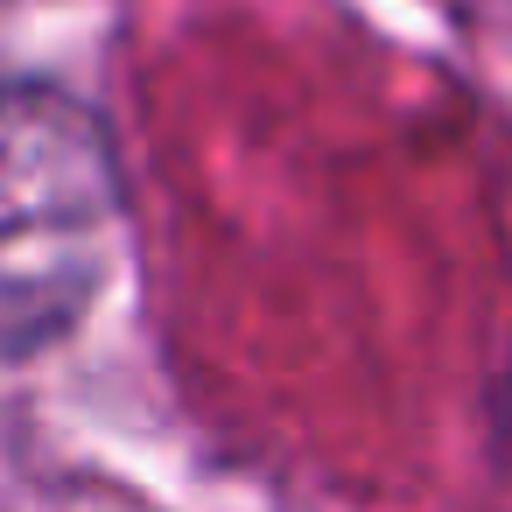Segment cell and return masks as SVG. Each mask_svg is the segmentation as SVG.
<instances>
[{"instance_id":"obj_1","label":"cell","mask_w":512,"mask_h":512,"mask_svg":"<svg viewBox=\"0 0 512 512\" xmlns=\"http://www.w3.org/2000/svg\"><path fill=\"white\" fill-rule=\"evenodd\" d=\"M120 169L99 113L43 78H0V365L78 337L113 281Z\"/></svg>"}]
</instances>
